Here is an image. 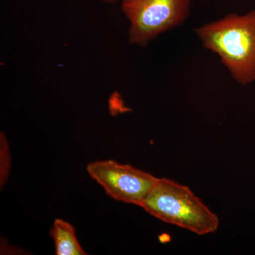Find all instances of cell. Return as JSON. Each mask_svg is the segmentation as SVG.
Wrapping results in <instances>:
<instances>
[{
    "mask_svg": "<svg viewBox=\"0 0 255 255\" xmlns=\"http://www.w3.org/2000/svg\"><path fill=\"white\" fill-rule=\"evenodd\" d=\"M208 50L221 58L231 76L242 85L255 80V11L233 14L196 30Z\"/></svg>",
    "mask_w": 255,
    "mask_h": 255,
    "instance_id": "obj_1",
    "label": "cell"
},
{
    "mask_svg": "<svg viewBox=\"0 0 255 255\" xmlns=\"http://www.w3.org/2000/svg\"><path fill=\"white\" fill-rule=\"evenodd\" d=\"M140 207L156 219L199 235L217 231L219 219L187 186L157 178Z\"/></svg>",
    "mask_w": 255,
    "mask_h": 255,
    "instance_id": "obj_2",
    "label": "cell"
},
{
    "mask_svg": "<svg viewBox=\"0 0 255 255\" xmlns=\"http://www.w3.org/2000/svg\"><path fill=\"white\" fill-rule=\"evenodd\" d=\"M191 0H123L122 9L128 20V41L144 46L159 35L182 24Z\"/></svg>",
    "mask_w": 255,
    "mask_h": 255,
    "instance_id": "obj_3",
    "label": "cell"
},
{
    "mask_svg": "<svg viewBox=\"0 0 255 255\" xmlns=\"http://www.w3.org/2000/svg\"><path fill=\"white\" fill-rule=\"evenodd\" d=\"M89 175L114 200L140 206L157 178L129 164L114 160L87 165Z\"/></svg>",
    "mask_w": 255,
    "mask_h": 255,
    "instance_id": "obj_4",
    "label": "cell"
},
{
    "mask_svg": "<svg viewBox=\"0 0 255 255\" xmlns=\"http://www.w3.org/2000/svg\"><path fill=\"white\" fill-rule=\"evenodd\" d=\"M56 255H85L73 226L63 219H55L50 230Z\"/></svg>",
    "mask_w": 255,
    "mask_h": 255,
    "instance_id": "obj_5",
    "label": "cell"
},
{
    "mask_svg": "<svg viewBox=\"0 0 255 255\" xmlns=\"http://www.w3.org/2000/svg\"><path fill=\"white\" fill-rule=\"evenodd\" d=\"M9 169V147L6 144V137L1 133V184H4L7 178Z\"/></svg>",
    "mask_w": 255,
    "mask_h": 255,
    "instance_id": "obj_6",
    "label": "cell"
},
{
    "mask_svg": "<svg viewBox=\"0 0 255 255\" xmlns=\"http://www.w3.org/2000/svg\"><path fill=\"white\" fill-rule=\"evenodd\" d=\"M100 1L107 3V4H114V3L117 2L118 0H100Z\"/></svg>",
    "mask_w": 255,
    "mask_h": 255,
    "instance_id": "obj_7",
    "label": "cell"
}]
</instances>
